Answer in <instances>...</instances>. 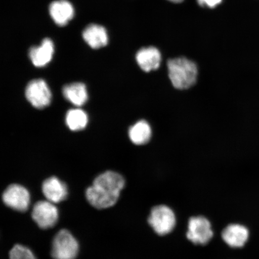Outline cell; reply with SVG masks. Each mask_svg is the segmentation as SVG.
<instances>
[{
  "instance_id": "30bf717a",
  "label": "cell",
  "mask_w": 259,
  "mask_h": 259,
  "mask_svg": "<svg viewBox=\"0 0 259 259\" xmlns=\"http://www.w3.org/2000/svg\"><path fill=\"white\" fill-rule=\"evenodd\" d=\"M222 238L232 248H241L248 241L249 232L246 227L238 224H231L223 229Z\"/></svg>"
},
{
  "instance_id": "ac0fdd59",
  "label": "cell",
  "mask_w": 259,
  "mask_h": 259,
  "mask_svg": "<svg viewBox=\"0 0 259 259\" xmlns=\"http://www.w3.org/2000/svg\"><path fill=\"white\" fill-rule=\"evenodd\" d=\"M10 259H36L32 252L22 245H15L9 252Z\"/></svg>"
},
{
  "instance_id": "5bb4252c",
  "label": "cell",
  "mask_w": 259,
  "mask_h": 259,
  "mask_svg": "<svg viewBox=\"0 0 259 259\" xmlns=\"http://www.w3.org/2000/svg\"><path fill=\"white\" fill-rule=\"evenodd\" d=\"M84 40L93 49L104 47L108 43L106 29L98 24H90L83 31Z\"/></svg>"
},
{
  "instance_id": "7a4b0ae2",
  "label": "cell",
  "mask_w": 259,
  "mask_h": 259,
  "mask_svg": "<svg viewBox=\"0 0 259 259\" xmlns=\"http://www.w3.org/2000/svg\"><path fill=\"white\" fill-rule=\"evenodd\" d=\"M167 67L169 79L175 88L187 90L196 83L198 70L192 61L184 57L174 58L168 61Z\"/></svg>"
},
{
  "instance_id": "d6986e66",
  "label": "cell",
  "mask_w": 259,
  "mask_h": 259,
  "mask_svg": "<svg viewBox=\"0 0 259 259\" xmlns=\"http://www.w3.org/2000/svg\"><path fill=\"white\" fill-rule=\"evenodd\" d=\"M222 0H197V3L201 6L209 8H214L221 3Z\"/></svg>"
},
{
  "instance_id": "ffe728a7",
  "label": "cell",
  "mask_w": 259,
  "mask_h": 259,
  "mask_svg": "<svg viewBox=\"0 0 259 259\" xmlns=\"http://www.w3.org/2000/svg\"><path fill=\"white\" fill-rule=\"evenodd\" d=\"M169 1L174 2V3H180V2H182L183 1V0H169Z\"/></svg>"
},
{
  "instance_id": "3957f363",
  "label": "cell",
  "mask_w": 259,
  "mask_h": 259,
  "mask_svg": "<svg viewBox=\"0 0 259 259\" xmlns=\"http://www.w3.org/2000/svg\"><path fill=\"white\" fill-rule=\"evenodd\" d=\"M79 252V244L67 230L62 229L55 236L51 255L54 259H74Z\"/></svg>"
},
{
  "instance_id": "6da1fadb",
  "label": "cell",
  "mask_w": 259,
  "mask_h": 259,
  "mask_svg": "<svg viewBox=\"0 0 259 259\" xmlns=\"http://www.w3.org/2000/svg\"><path fill=\"white\" fill-rule=\"evenodd\" d=\"M124 186L125 180L120 174L105 171L97 177L93 185L87 189V199L97 209L110 208L117 202Z\"/></svg>"
},
{
  "instance_id": "ba28073f",
  "label": "cell",
  "mask_w": 259,
  "mask_h": 259,
  "mask_svg": "<svg viewBox=\"0 0 259 259\" xmlns=\"http://www.w3.org/2000/svg\"><path fill=\"white\" fill-rule=\"evenodd\" d=\"M31 216L34 221L42 229L53 228L58 220V210L53 203L38 201L32 210Z\"/></svg>"
},
{
  "instance_id": "7c38bea8",
  "label": "cell",
  "mask_w": 259,
  "mask_h": 259,
  "mask_svg": "<svg viewBox=\"0 0 259 259\" xmlns=\"http://www.w3.org/2000/svg\"><path fill=\"white\" fill-rule=\"evenodd\" d=\"M137 63L141 69L145 72L158 69L161 61L160 51L153 47L141 49L136 56Z\"/></svg>"
},
{
  "instance_id": "8fae6325",
  "label": "cell",
  "mask_w": 259,
  "mask_h": 259,
  "mask_svg": "<svg viewBox=\"0 0 259 259\" xmlns=\"http://www.w3.org/2000/svg\"><path fill=\"white\" fill-rule=\"evenodd\" d=\"M54 53L53 41L50 38H45L39 46L32 47L29 51V57L35 67L47 66L53 58Z\"/></svg>"
},
{
  "instance_id": "9c48e42d",
  "label": "cell",
  "mask_w": 259,
  "mask_h": 259,
  "mask_svg": "<svg viewBox=\"0 0 259 259\" xmlns=\"http://www.w3.org/2000/svg\"><path fill=\"white\" fill-rule=\"evenodd\" d=\"M42 192L48 201L53 203L63 201L68 194L66 184L55 177L49 178L44 181L42 185Z\"/></svg>"
},
{
  "instance_id": "4fadbf2b",
  "label": "cell",
  "mask_w": 259,
  "mask_h": 259,
  "mask_svg": "<svg viewBox=\"0 0 259 259\" xmlns=\"http://www.w3.org/2000/svg\"><path fill=\"white\" fill-rule=\"evenodd\" d=\"M74 8L67 0H58L51 3L50 14L56 24L60 26L66 25L74 16Z\"/></svg>"
},
{
  "instance_id": "e0dca14e",
  "label": "cell",
  "mask_w": 259,
  "mask_h": 259,
  "mask_svg": "<svg viewBox=\"0 0 259 259\" xmlns=\"http://www.w3.org/2000/svg\"><path fill=\"white\" fill-rule=\"evenodd\" d=\"M88 121V116L82 109H70L67 113L66 124L71 131H78L85 128Z\"/></svg>"
},
{
  "instance_id": "52a82bcc",
  "label": "cell",
  "mask_w": 259,
  "mask_h": 259,
  "mask_svg": "<svg viewBox=\"0 0 259 259\" xmlns=\"http://www.w3.org/2000/svg\"><path fill=\"white\" fill-rule=\"evenodd\" d=\"M25 96L28 102L37 109L46 108L51 102V90L43 79L30 81L26 88Z\"/></svg>"
},
{
  "instance_id": "277c9868",
  "label": "cell",
  "mask_w": 259,
  "mask_h": 259,
  "mask_svg": "<svg viewBox=\"0 0 259 259\" xmlns=\"http://www.w3.org/2000/svg\"><path fill=\"white\" fill-rule=\"evenodd\" d=\"M148 223L157 234L163 236L169 234L176 225V217L169 206L158 205L152 209Z\"/></svg>"
},
{
  "instance_id": "9a60e30c",
  "label": "cell",
  "mask_w": 259,
  "mask_h": 259,
  "mask_svg": "<svg viewBox=\"0 0 259 259\" xmlns=\"http://www.w3.org/2000/svg\"><path fill=\"white\" fill-rule=\"evenodd\" d=\"M63 93L65 98L75 106H82L88 100L86 86L82 83L68 84L63 87Z\"/></svg>"
},
{
  "instance_id": "2e32d148",
  "label": "cell",
  "mask_w": 259,
  "mask_h": 259,
  "mask_svg": "<svg viewBox=\"0 0 259 259\" xmlns=\"http://www.w3.org/2000/svg\"><path fill=\"white\" fill-rule=\"evenodd\" d=\"M128 135L130 139L134 144H147L151 138V128L147 121H139L130 128Z\"/></svg>"
},
{
  "instance_id": "5b68a950",
  "label": "cell",
  "mask_w": 259,
  "mask_h": 259,
  "mask_svg": "<svg viewBox=\"0 0 259 259\" xmlns=\"http://www.w3.org/2000/svg\"><path fill=\"white\" fill-rule=\"evenodd\" d=\"M213 233L208 219L203 216L193 217L188 224L187 238L196 245H206L212 239Z\"/></svg>"
},
{
  "instance_id": "8992f818",
  "label": "cell",
  "mask_w": 259,
  "mask_h": 259,
  "mask_svg": "<svg viewBox=\"0 0 259 259\" xmlns=\"http://www.w3.org/2000/svg\"><path fill=\"white\" fill-rule=\"evenodd\" d=\"M5 205L19 212L27 211L30 204V195L25 188L19 184H12L3 194Z\"/></svg>"
}]
</instances>
